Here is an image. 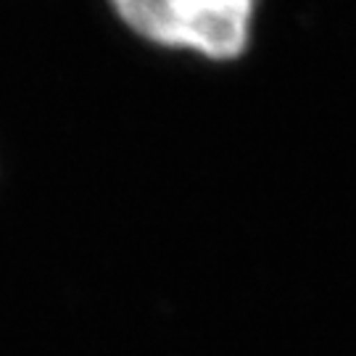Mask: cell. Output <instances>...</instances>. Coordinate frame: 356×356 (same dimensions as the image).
Segmentation results:
<instances>
[{"label":"cell","instance_id":"6da1fadb","mask_svg":"<svg viewBox=\"0 0 356 356\" xmlns=\"http://www.w3.org/2000/svg\"><path fill=\"white\" fill-rule=\"evenodd\" d=\"M111 6L135 35L211 61H232L248 48L256 11V0H111Z\"/></svg>","mask_w":356,"mask_h":356}]
</instances>
